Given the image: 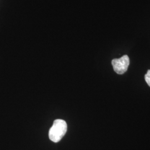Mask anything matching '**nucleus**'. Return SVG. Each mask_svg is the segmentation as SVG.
<instances>
[{
    "label": "nucleus",
    "instance_id": "1",
    "mask_svg": "<svg viewBox=\"0 0 150 150\" xmlns=\"http://www.w3.org/2000/svg\"><path fill=\"white\" fill-rule=\"evenodd\" d=\"M67 129V123L63 120H54L52 126L49 131V138L52 142L57 143L64 136Z\"/></svg>",
    "mask_w": 150,
    "mask_h": 150
},
{
    "label": "nucleus",
    "instance_id": "2",
    "mask_svg": "<svg viewBox=\"0 0 150 150\" xmlns=\"http://www.w3.org/2000/svg\"><path fill=\"white\" fill-rule=\"evenodd\" d=\"M129 64V59L127 55H124L120 59H115L112 61L114 71L119 75L123 74L127 71Z\"/></svg>",
    "mask_w": 150,
    "mask_h": 150
},
{
    "label": "nucleus",
    "instance_id": "3",
    "mask_svg": "<svg viewBox=\"0 0 150 150\" xmlns=\"http://www.w3.org/2000/svg\"><path fill=\"white\" fill-rule=\"evenodd\" d=\"M145 79L147 83L150 87V70H148L147 73L145 75Z\"/></svg>",
    "mask_w": 150,
    "mask_h": 150
}]
</instances>
